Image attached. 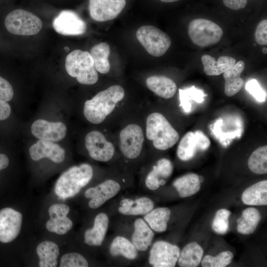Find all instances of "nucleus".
<instances>
[{
  "mask_svg": "<svg viewBox=\"0 0 267 267\" xmlns=\"http://www.w3.org/2000/svg\"><path fill=\"white\" fill-rule=\"evenodd\" d=\"M11 113V108L9 104L4 100L0 99V121L9 117Z\"/></svg>",
  "mask_w": 267,
  "mask_h": 267,
  "instance_id": "c03bdc74",
  "label": "nucleus"
},
{
  "mask_svg": "<svg viewBox=\"0 0 267 267\" xmlns=\"http://www.w3.org/2000/svg\"><path fill=\"white\" fill-rule=\"evenodd\" d=\"M65 68L67 73L80 84L91 85L98 81L93 59L88 51L75 49L69 53L65 59Z\"/></svg>",
  "mask_w": 267,
  "mask_h": 267,
  "instance_id": "20e7f679",
  "label": "nucleus"
},
{
  "mask_svg": "<svg viewBox=\"0 0 267 267\" xmlns=\"http://www.w3.org/2000/svg\"><path fill=\"white\" fill-rule=\"evenodd\" d=\"M146 84L151 91L166 99L172 98L177 90L174 81L164 76H151L146 79Z\"/></svg>",
  "mask_w": 267,
  "mask_h": 267,
  "instance_id": "aec40b11",
  "label": "nucleus"
},
{
  "mask_svg": "<svg viewBox=\"0 0 267 267\" xmlns=\"http://www.w3.org/2000/svg\"><path fill=\"white\" fill-rule=\"evenodd\" d=\"M119 212L125 215H143L150 212L154 207L153 202L149 198L142 197L133 200L125 198L120 202Z\"/></svg>",
  "mask_w": 267,
  "mask_h": 267,
  "instance_id": "4be33fe9",
  "label": "nucleus"
},
{
  "mask_svg": "<svg viewBox=\"0 0 267 267\" xmlns=\"http://www.w3.org/2000/svg\"><path fill=\"white\" fill-rule=\"evenodd\" d=\"M245 88L258 101L263 102L266 100V92L256 79L248 81L245 84Z\"/></svg>",
  "mask_w": 267,
  "mask_h": 267,
  "instance_id": "58836bf2",
  "label": "nucleus"
},
{
  "mask_svg": "<svg viewBox=\"0 0 267 267\" xmlns=\"http://www.w3.org/2000/svg\"><path fill=\"white\" fill-rule=\"evenodd\" d=\"M173 164L169 160L163 158L158 160L147 176L145 179L147 187L152 190L159 188L160 180L168 178L173 173Z\"/></svg>",
  "mask_w": 267,
  "mask_h": 267,
  "instance_id": "412c9836",
  "label": "nucleus"
},
{
  "mask_svg": "<svg viewBox=\"0 0 267 267\" xmlns=\"http://www.w3.org/2000/svg\"><path fill=\"white\" fill-rule=\"evenodd\" d=\"M231 212L225 209L217 211L212 222L213 230L218 234H224L229 229L228 218Z\"/></svg>",
  "mask_w": 267,
  "mask_h": 267,
  "instance_id": "e433bc0d",
  "label": "nucleus"
},
{
  "mask_svg": "<svg viewBox=\"0 0 267 267\" xmlns=\"http://www.w3.org/2000/svg\"><path fill=\"white\" fill-rule=\"evenodd\" d=\"M261 219L259 211L253 207L245 209L237 220V231L242 234H250L256 230Z\"/></svg>",
  "mask_w": 267,
  "mask_h": 267,
  "instance_id": "c85d7f7f",
  "label": "nucleus"
},
{
  "mask_svg": "<svg viewBox=\"0 0 267 267\" xmlns=\"http://www.w3.org/2000/svg\"><path fill=\"white\" fill-rule=\"evenodd\" d=\"M180 106H181L184 111L189 112L191 110V100L197 103H201L206 95L201 89H198L193 86L190 88L184 89H179Z\"/></svg>",
  "mask_w": 267,
  "mask_h": 267,
  "instance_id": "f704fd0d",
  "label": "nucleus"
},
{
  "mask_svg": "<svg viewBox=\"0 0 267 267\" xmlns=\"http://www.w3.org/2000/svg\"><path fill=\"white\" fill-rule=\"evenodd\" d=\"M198 150H199V148L195 134L194 132H189L179 142L177 155L180 160L188 161L194 157Z\"/></svg>",
  "mask_w": 267,
  "mask_h": 267,
  "instance_id": "2f4dec72",
  "label": "nucleus"
},
{
  "mask_svg": "<svg viewBox=\"0 0 267 267\" xmlns=\"http://www.w3.org/2000/svg\"><path fill=\"white\" fill-rule=\"evenodd\" d=\"M110 53V46L105 43L97 44L90 49L89 53L93 59L94 67L101 74L107 73L110 70V64L108 60Z\"/></svg>",
  "mask_w": 267,
  "mask_h": 267,
  "instance_id": "c756f323",
  "label": "nucleus"
},
{
  "mask_svg": "<svg viewBox=\"0 0 267 267\" xmlns=\"http://www.w3.org/2000/svg\"><path fill=\"white\" fill-rule=\"evenodd\" d=\"M245 68L243 61H239L223 73L225 81V94L231 97L238 93L244 85V80L240 76Z\"/></svg>",
  "mask_w": 267,
  "mask_h": 267,
  "instance_id": "a211bd4d",
  "label": "nucleus"
},
{
  "mask_svg": "<svg viewBox=\"0 0 267 267\" xmlns=\"http://www.w3.org/2000/svg\"><path fill=\"white\" fill-rule=\"evenodd\" d=\"M126 4V0H89V14L99 22L112 20L122 11Z\"/></svg>",
  "mask_w": 267,
  "mask_h": 267,
  "instance_id": "ddd939ff",
  "label": "nucleus"
},
{
  "mask_svg": "<svg viewBox=\"0 0 267 267\" xmlns=\"http://www.w3.org/2000/svg\"><path fill=\"white\" fill-rule=\"evenodd\" d=\"M199 145V150H207L210 146L211 142L208 137L201 131L194 132Z\"/></svg>",
  "mask_w": 267,
  "mask_h": 267,
  "instance_id": "79ce46f5",
  "label": "nucleus"
},
{
  "mask_svg": "<svg viewBox=\"0 0 267 267\" xmlns=\"http://www.w3.org/2000/svg\"><path fill=\"white\" fill-rule=\"evenodd\" d=\"M109 252L113 256L120 255L130 260L135 259L138 255L137 250L133 243L127 238L117 236L111 244Z\"/></svg>",
  "mask_w": 267,
  "mask_h": 267,
  "instance_id": "473e14b6",
  "label": "nucleus"
},
{
  "mask_svg": "<svg viewBox=\"0 0 267 267\" xmlns=\"http://www.w3.org/2000/svg\"><path fill=\"white\" fill-rule=\"evenodd\" d=\"M9 160L7 155L0 153V171L6 169L9 165Z\"/></svg>",
  "mask_w": 267,
  "mask_h": 267,
  "instance_id": "a18cd8bd",
  "label": "nucleus"
},
{
  "mask_svg": "<svg viewBox=\"0 0 267 267\" xmlns=\"http://www.w3.org/2000/svg\"><path fill=\"white\" fill-rule=\"evenodd\" d=\"M55 31L64 36H77L84 34L87 29L85 22L75 12L70 10L61 11L53 20Z\"/></svg>",
  "mask_w": 267,
  "mask_h": 267,
  "instance_id": "f8f14e48",
  "label": "nucleus"
},
{
  "mask_svg": "<svg viewBox=\"0 0 267 267\" xmlns=\"http://www.w3.org/2000/svg\"><path fill=\"white\" fill-rule=\"evenodd\" d=\"M173 185L182 198L191 196L198 192L201 188L199 176L194 173L185 175L176 179Z\"/></svg>",
  "mask_w": 267,
  "mask_h": 267,
  "instance_id": "a878e982",
  "label": "nucleus"
},
{
  "mask_svg": "<svg viewBox=\"0 0 267 267\" xmlns=\"http://www.w3.org/2000/svg\"><path fill=\"white\" fill-rule=\"evenodd\" d=\"M37 253L40 259V267H55L59 253L58 247L55 243L45 241L39 244Z\"/></svg>",
  "mask_w": 267,
  "mask_h": 267,
  "instance_id": "bb28decb",
  "label": "nucleus"
},
{
  "mask_svg": "<svg viewBox=\"0 0 267 267\" xmlns=\"http://www.w3.org/2000/svg\"><path fill=\"white\" fill-rule=\"evenodd\" d=\"M171 211L166 207H160L152 210L145 215L144 220L154 231L157 232L165 231L167 222L170 220Z\"/></svg>",
  "mask_w": 267,
  "mask_h": 267,
  "instance_id": "7c9ffc66",
  "label": "nucleus"
},
{
  "mask_svg": "<svg viewBox=\"0 0 267 267\" xmlns=\"http://www.w3.org/2000/svg\"><path fill=\"white\" fill-rule=\"evenodd\" d=\"M125 96V90L120 85H113L98 92L92 99L86 101L83 113L90 123H102L114 110L116 104Z\"/></svg>",
  "mask_w": 267,
  "mask_h": 267,
  "instance_id": "f257e3e1",
  "label": "nucleus"
},
{
  "mask_svg": "<svg viewBox=\"0 0 267 267\" xmlns=\"http://www.w3.org/2000/svg\"><path fill=\"white\" fill-rule=\"evenodd\" d=\"M13 94L11 85L6 79L0 76V99L9 101L13 98Z\"/></svg>",
  "mask_w": 267,
  "mask_h": 267,
  "instance_id": "ea45409f",
  "label": "nucleus"
},
{
  "mask_svg": "<svg viewBox=\"0 0 267 267\" xmlns=\"http://www.w3.org/2000/svg\"><path fill=\"white\" fill-rule=\"evenodd\" d=\"M262 52L264 53V54H266L267 53V47H263V49H262Z\"/></svg>",
  "mask_w": 267,
  "mask_h": 267,
  "instance_id": "de8ad7c7",
  "label": "nucleus"
},
{
  "mask_svg": "<svg viewBox=\"0 0 267 267\" xmlns=\"http://www.w3.org/2000/svg\"><path fill=\"white\" fill-rule=\"evenodd\" d=\"M6 30L11 34L20 36H31L38 34L43 23L37 16L22 9L12 10L5 18Z\"/></svg>",
  "mask_w": 267,
  "mask_h": 267,
  "instance_id": "39448f33",
  "label": "nucleus"
},
{
  "mask_svg": "<svg viewBox=\"0 0 267 267\" xmlns=\"http://www.w3.org/2000/svg\"><path fill=\"white\" fill-rule=\"evenodd\" d=\"M136 38L147 52L155 57L164 55L171 44L170 37L161 30L152 25L139 27Z\"/></svg>",
  "mask_w": 267,
  "mask_h": 267,
  "instance_id": "0eeeda50",
  "label": "nucleus"
},
{
  "mask_svg": "<svg viewBox=\"0 0 267 267\" xmlns=\"http://www.w3.org/2000/svg\"><path fill=\"white\" fill-rule=\"evenodd\" d=\"M119 141L120 150L126 157L130 159L138 157L144 141L142 129L137 124L128 125L121 131Z\"/></svg>",
  "mask_w": 267,
  "mask_h": 267,
  "instance_id": "6e6552de",
  "label": "nucleus"
},
{
  "mask_svg": "<svg viewBox=\"0 0 267 267\" xmlns=\"http://www.w3.org/2000/svg\"><path fill=\"white\" fill-rule=\"evenodd\" d=\"M22 222L19 212L8 207L0 209V243L6 244L13 241L20 233Z\"/></svg>",
  "mask_w": 267,
  "mask_h": 267,
  "instance_id": "1a4fd4ad",
  "label": "nucleus"
},
{
  "mask_svg": "<svg viewBox=\"0 0 267 267\" xmlns=\"http://www.w3.org/2000/svg\"><path fill=\"white\" fill-rule=\"evenodd\" d=\"M68 206L55 204L48 209L50 219L46 223V228L50 232L62 235L68 232L73 226L72 221L67 217L69 212Z\"/></svg>",
  "mask_w": 267,
  "mask_h": 267,
  "instance_id": "dca6fc26",
  "label": "nucleus"
},
{
  "mask_svg": "<svg viewBox=\"0 0 267 267\" xmlns=\"http://www.w3.org/2000/svg\"><path fill=\"white\" fill-rule=\"evenodd\" d=\"M108 224L109 219L106 214L101 213L97 215L93 227L85 232V242L90 246H100L105 238Z\"/></svg>",
  "mask_w": 267,
  "mask_h": 267,
  "instance_id": "6ab92c4d",
  "label": "nucleus"
},
{
  "mask_svg": "<svg viewBox=\"0 0 267 267\" xmlns=\"http://www.w3.org/2000/svg\"><path fill=\"white\" fill-rule=\"evenodd\" d=\"M188 34L194 44L204 47L218 43L223 36V31L218 25L210 20L196 18L189 23Z\"/></svg>",
  "mask_w": 267,
  "mask_h": 267,
  "instance_id": "423d86ee",
  "label": "nucleus"
},
{
  "mask_svg": "<svg viewBox=\"0 0 267 267\" xmlns=\"http://www.w3.org/2000/svg\"><path fill=\"white\" fill-rule=\"evenodd\" d=\"M204 71L208 76H217L223 73L236 63V60L230 56H222L217 61L208 54L201 57Z\"/></svg>",
  "mask_w": 267,
  "mask_h": 267,
  "instance_id": "b1692460",
  "label": "nucleus"
},
{
  "mask_svg": "<svg viewBox=\"0 0 267 267\" xmlns=\"http://www.w3.org/2000/svg\"><path fill=\"white\" fill-rule=\"evenodd\" d=\"M146 135L152 141L155 148L165 150L175 145L179 134L162 114L154 112L149 115L146 121Z\"/></svg>",
  "mask_w": 267,
  "mask_h": 267,
  "instance_id": "7ed1b4c3",
  "label": "nucleus"
},
{
  "mask_svg": "<svg viewBox=\"0 0 267 267\" xmlns=\"http://www.w3.org/2000/svg\"><path fill=\"white\" fill-rule=\"evenodd\" d=\"M85 146L89 156L100 162L110 160L114 156L115 147L99 131H92L85 137Z\"/></svg>",
  "mask_w": 267,
  "mask_h": 267,
  "instance_id": "9d476101",
  "label": "nucleus"
},
{
  "mask_svg": "<svg viewBox=\"0 0 267 267\" xmlns=\"http://www.w3.org/2000/svg\"><path fill=\"white\" fill-rule=\"evenodd\" d=\"M60 267H87L89 264L82 255L77 253L64 254L61 258Z\"/></svg>",
  "mask_w": 267,
  "mask_h": 267,
  "instance_id": "4c0bfd02",
  "label": "nucleus"
},
{
  "mask_svg": "<svg viewBox=\"0 0 267 267\" xmlns=\"http://www.w3.org/2000/svg\"><path fill=\"white\" fill-rule=\"evenodd\" d=\"M93 174V169L88 164L70 168L57 179L54 187L56 195L62 200L75 196L89 183Z\"/></svg>",
  "mask_w": 267,
  "mask_h": 267,
  "instance_id": "f03ea898",
  "label": "nucleus"
},
{
  "mask_svg": "<svg viewBox=\"0 0 267 267\" xmlns=\"http://www.w3.org/2000/svg\"><path fill=\"white\" fill-rule=\"evenodd\" d=\"M199 180H200V182L201 183V182H203V181H204V178L202 176H199Z\"/></svg>",
  "mask_w": 267,
  "mask_h": 267,
  "instance_id": "09e8293b",
  "label": "nucleus"
},
{
  "mask_svg": "<svg viewBox=\"0 0 267 267\" xmlns=\"http://www.w3.org/2000/svg\"><path fill=\"white\" fill-rule=\"evenodd\" d=\"M180 253L176 245L164 241L155 242L150 251L149 263L154 267H174Z\"/></svg>",
  "mask_w": 267,
  "mask_h": 267,
  "instance_id": "9b49d317",
  "label": "nucleus"
},
{
  "mask_svg": "<svg viewBox=\"0 0 267 267\" xmlns=\"http://www.w3.org/2000/svg\"><path fill=\"white\" fill-rule=\"evenodd\" d=\"M160 0L164 2H173L177 1L179 0Z\"/></svg>",
  "mask_w": 267,
  "mask_h": 267,
  "instance_id": "49530a36",
  "label": "nucleus"
},
{
  "mask_svg": "<svg viewBox=\"0 0 267 267\" xmlns=\"http://www.w3.org/2000/svg\"><path fill=\"white\" fill-rule=\"evenodd\" d=\"M30 155L34 161L47 158L56 163L62 162L65 151L60 145L53 141L40 139L29 149Z\"/></svg>",
  "mask_w": 267,
  "mask_h": 267,
  "instance_id": "f3484780",
  "label": "nucleus"
},
{
  "mask_svg": "<svg viewBox=\"0 0 267 267\" xmlns=\"http://www.w3.org/2000/svg\"><path fill=\"white\" fill-rule=\"evenodd\" d=\"M248 166L254 173L263 175L267 173V146L256 149L250 156Z\"/></svg>",
  "mask_w": 267,
  "mask_h": 267,
  "instance_id": "72a5a7b5",
  "label": "nucleus"
},
{
  "mask_svg": "<svg viewBox=\"0 0 267 267\" xmlns=\"http://www.w3.org/2000/svg\"><path fill=\"white\" fill-rule=\"evenodd\" d=\"M255 37L256 42L260 45L267 44V20L264 19L258 24Z\"/></svg>",
  "mask_w": 267,
  "mask_h": 267,
  "instance_id": "a19ab883",
  "label": "nucleus"
},
{
  "mask_svg": "<svg viewBox=\"0 0 267 267\" xmlns=\"http://www.w3.org/2000/svg\"><path fill=\"white\" fill-rule=\"evenodd\" d=\"M121 189L120 184L115 180L107 179L97 186L88 189L85 192L86 198L90 199L89 206L96 209L114 197Z\"/></svg>",
  "mask_w": 267,
  "mask_h": 267,
  "instance_id": "4468645a",
  "label": "nucleus"
},
{
  "mask_svg": "<svg viewBox=\"0 0 267 267\" xmlns=\"http://www.w3.org/2000/svg\"><path fill=\"white\" fill-rule=\"evenodd\" d=\"M233 255L229 251H223L217 256H205L201 262L203 267H225L231 262Z\"/></svg>",
  "mask_w": 267,
  "mask_h": 267,
  "instance_id": "c9c22d12",
  "label": "nucleus"
},
{
  "mask_svg": "<svg viewBox=\"0 0 267 267\" xmlns=\"http://www.w3.org/2000/svg\"><path fill=\"white\" fill-rule=\"evenodd\" d=\"M31 130L32 134L39 139L56 142L65 137L67 128L60 122H51L39 119L33 122Z\"/></svg>",
  "mask_w": 267,
  "mask_h": 267,
  "instance_id": "2eb2a0df",
  "label": "nucleus"
},
{
  "mask_svg": "<svg viewBox=\"0 0 267 267\" xmlns=\"http://www.w3.org/2000/svg\"><path fill=\"white\" fill-rule=\"evenodd\" d=\"M202 248L196 242L187 244L182 250L178 259V264L181 267H196L202 260Z\"/></svg>",
  "mask_w": 267,
  "mask_h": 267,
  "instance_id": "cd10ccee",
  "label": "nucleus"
},
{
  "mask_svg": "<svg viewBox=\"0 0 267 267\" xmlns=\"http://www.w3.org/2000/svg\"><path fill=\"white\" fill-rule=\"evenodd\" d=\"M248 0H222L223 4L232 10L244 8L247 5Z\"/></svg>",
  "mask_w": 267,
  "mask_h": 267,
  "instance_id": "37998d69",
  "label": "nucleus"
},
{
  "mask_svg": "<svg viewBox=\"0 0 267 267\" xmlns=\"http://www.w3.org/2000/svg\"><path fill=\"white\" fill-rule=\"evenodd\" d=\"M134 230L132 243L137 250L145 251L152 243L154 233L151 228L141 219H137L134 223Z\"/></svg>",
  "mask_w": 267,
  "mask_h": 267,
  "instance_id": "5701e85b",
  "label": "nucleus"
},
{
  "mask_svg": "<svg viewBox=\"0 0 267 267\" xmlns=\"http://www.w3.org/2000/svg\"><path fill=\"white\" fill-rule=\"evenodd\" d=\"M242 200L248 205L267 204V180L259 181L246 188L242 193Z\"/></svg>",
  "mask_w": 267,
  "mask_h": 267,
  "instance_id": "393cba45",
  "label": "nucleus"
}]
</instances>
